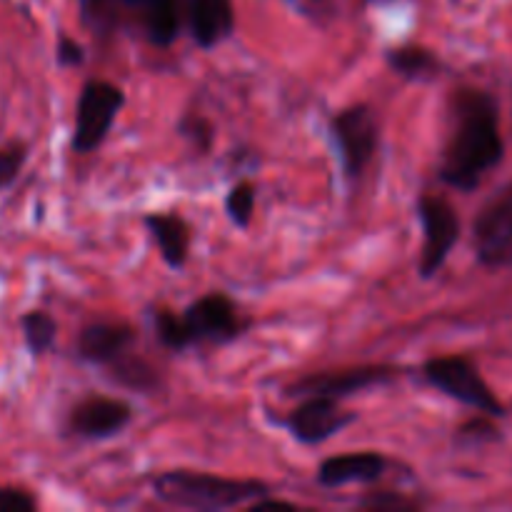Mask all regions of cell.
<instances>
[{
    "instance_id": "5bb4252c",
    "label": "cell",
    "mask_w": 512,
    "mask_h": 512,
    "mask_svg": "<svg viewBox=\"0 0 512 512\" xmlns=\"http://www.w3.org/2000/svg\"><path fill=\"white\" fill-rule=\"evenodd\" d=\"M188 28L195 45L213 50L235 30L233 0H188Z\"/></svg>"
},
{
    "instance_id": "7a4b0ae2",
    "label": "cell",
    "mask_w": 512,
    "mask_h": 512,
    "mask_svg": "<svg viewBox=\"0 0 512 512\" xmlns=\"http://www.w3.org/2000/svg\"><path fill=\"white\" fill-rule=\"evenodd\" d=\"M153 493L183 510H230L273 495L268 483L253 478H220L195 470H170L153 478Z\"/></svg>"
},
{
    "instance_id": "8fae6325",
    "label": "cell",
    "mask_w": 512,
    "mask_h": 512,
    "mask_svg": "<svg viewBox=\"0 0 512 512\" xmlns=\"http://www.w3.org/2000/svg\"><path fill=\"white\" fill-rule=\"evenodd\" d=\"M133 423V408L120 398L88 395L78 400L68 415V435L80 440H108Z\"/></svg>"
},
{
    "instance_id": "2e32d148",
    "label": "cell",
    "mask_w": 512,
    "mask_h": 512,
    "mask_svg": "<svg viewBox=\"0 0 512 512\" xmlns=\"http://www.w3.org/2000/svg\"><path fill=\"white\" fill-rule=\"evenodd\" d=\"M390 70L410 83H428L443 73V60L438 53L423 45H395L385 50Z\"/></svg>"
},
{
    "instance_id": "5b68a950",
    "label": "cell",
    "mask_w": 512,
    "mask_h": 512,
    "mask_svg": "<svg viewBox=\"0 0 512 512\" xmlns=\"http://www.w3.org/2000/svg\"><path fill=\"white\" fill-rule=\"evenodd\" d=\"M125 108V90L110 80H88L75 103L73 153L90 155L108 138L115 118Z\"/></svg>"
},
{
    "instance_id": "9c48e42d",
    "label": "cell",
    "mask_w": 512,
    "mask_h": 512,
    "mask_svg": "<svg viewBox=\"0 0 512 512\" xmlns=\"http://www.w3.org/2000/svg\"><path fill=\"white\" fill-rule=\"evenodd\" d=\"M355 420H358V413L345 410L340 400L325 398V395H308L298 408L290 410L278 423L300 445H320L343 433Z\"/></svg>"
},
{
    "instance_id": "44dd1931",
    "label": "cell",
    "mask_w": 512,
    "mask_h": 512,
    "mask_svg": "<svg viewBox=\"0 0 512 512\" xmlns=\"http://www.w3.org/2000/svg\"><path fill=\"white\" fill-rule=\"evenodd\" d=\"M175 130H178L180 138H183L190 148L198 150L200 155H205L213 150L215 128H213V123L205 118V115L185 113L183 118L178 120V125H175Z\"/></svg>"
},
{
    "instance_id": "e0dca14e",
    "label": "cell",
    "mask_w": 512,
    "mask_h": 512,
    "mask_svg": "<svg viewBox=\"0 0 512 512\" xmlns=\"http://www.w3.org/2000/svg\"><path fill=\"white\" fill-rule=\"evenodd\" d=\"M108 373L120 388L133 390V393L150 395L160 388V373L143 358H135V355L125 353L123 358H118L115 363L108 365Z\"/></svg>"
},
{
    "instance_id": "ba28073f",
    "label": "cell",
    "mask_w": 512,
    "mask_h": 512,
    "mask_svg": "<svg viewBox=\"0 0 512 512\" xmlns=\"http://www.w3.org/2000/svg\"><path fill=\"white\" fill-rule=\"evenodd\" d=\"M473 248L483 268L512 265V183L488 200L473 223Z\"/></svg>"
},
{
    "instance_id": "7402d4cb",
    "label": "cell",
    "mask_w": 512,
    "mask_h": 512,
    "mask_svg": "<svg viewBox=\"0 0 512 512\" xmlns=\"http://www.w3.org/2000/svg\"><path fill=\"white\" fill-rule=\"evenodd\" d=\"M455 440H458L463 448H480V445H490L495 440H500V430L495 428V423L490 420V415L485 418H473L468 423L460 425L455 430Z\"/></svg>"
},
{
    "instance_id": "9a60e30c",
    "label": "cell",
    "mask_w": 512,
    "mask_h": 512,
    "mask_svg": "<svg viewBox=\"0 0 512 512\" xmlns=\"http://www.w3.org/2000/svg\"><path fill=\"white\" fill-rule=\"evenodd\" d=\"M143 225L148 228L150 238L158 245V253L163 263L173 270H183L190 255V225L175 210L168 213H148L143 218Z\"/></svg>"
},
{
    "instance_id": "4316f807",
    "label": "cell",
    "mask_w": 512,
    "mask_h": 512,
    "mask_svg": "<svg viewBox=\"0 0 512 512\" xmlns=\"http://www.w3.org/2000/svg\"><path fill=\"white\" fill-rule=\"evenodd\" d=\"M105 3H110L115 8V5H128V8H138V13L143 15L145 5L150 3V0H105Z\"/></svg>"
},
{
    "instance_id": "4fadbf2b",
    "label": "cell",
    "mask_w": 512,
    "mask_h": 512,
    "mask_svg": "<svg viewBox=\"0 0 512 512\" xmlns=\"http://www.w3.org/2000/svg\"><path fill=\"white\" fill-rule=\"evenodd\" d=\"M390 460L383 453L365 450V453H345L333 455L318 465V485L320 488H343V485H373L388 473Z\"/></svg>"
},
{
    "instance_id": "d6986e66",
    "label": "cell",
    "mask_w": 512,
    "mask_h": 512,
    "mask_svg": "<svg viewBox=\"0 0 512 512\" xmlns=\"http://www.w3.org/2000/svg\"><path fill=\"white\" fill-rule=\"evenodd\" d=\"M153 328L155 338L170 353H185V350L195 348L193 338L188 333V325H185L183 315L173 313L168 308H158L153 313Z\"/></svg>"
},
{
    "instance_id": "7c38bea8",
    "label": "cell",
    "mask_w": 512,
    "mask_h": 512,
    "mask_svg": "<svg viewBox=\"0 0 512 512\" xmlns=\"http://www.w3.org/2000/svg\"><path fill=\"white\" fill-rule=\"evenodd\" d=\"M135 340H138V333L125 320H95L80 330L75 353L83 363L108 368L110 363L130 353Z\"/></svg>"
},
{
    "instance_id": "ffe728a7",
    "label": "cell",
    "mask_w": 512,
    "mask_h": 512,
    "mask_svg": "<svg viewBox=\"0 0 512 512\" xmlns=\"http://www.w3.org/2000/svg\"><path fill=\"white\" fill-rule=\"evenodd\" d=\"M255 203H258V190H255V185L250 180H238L230 188L228 198H225V213H228L230 223L240 230L250 228L255 215Z\"/></svg>"
},
{
    "instance_id": "d4e9b609",
    "label": "cell",
    "mask_w": 512,
    "mask_h": 512,
    "mask_svg": "<svg viewBox=\"0 0 512 512\" xmlns=\"http://www.w3.org/2000/svg\"><path fill=\"white\" fill-rule=\"evenodd\" d=\"M38 500L23 488H0V512H35Z\"/></svg>"
},
{
    "instance_id": "83f0119b",
    "label": "cell",
    "mask_w": 512,
    "mask_h": 512,
    "mask_svg": "<svg viewBox=\"0 0 512 512\" xmlns=\"http://www.w3.org/2000/svg\"><path fill=\"white\" fill-rule=\"evenodd\" d=\"M293 3H298V5H305V3H320V0H293Z\"/></svg>"
},
{
    "instance_id": "8992f818",
    "label": "cell",
    "mask_w": 512,
    "mask_h": 512,
    "mask_svg": "<svg viewBox=\"0 0 512 512\" xmlns=\"http://www.w3.org/2000/svg\"><path fill=\"white\" fill-rule=\"evenodd\" d=\"M420 228H423V250H420L418 273L423 280L435 278L443 270L445 260L460 240V218L443 195L423 193L415 203Z\"/></svg>"
},
{
    "instance_id": "3957f363",
    "label": "cell",
    "mask_w": 512,
    "mask_h": 512,
    "mask_svg": "<svg viewBox=\"0 0 512 512\" xmlns=\"http://www.w3.org/2000/svg\"><path fill=\"white\" fill-rule=\"evenodd\" d=\"M420 375L430 388L478 413L490 415V418H505V405L500 403L498 395L493 393L475 363L465 355H443V358H430L420 368Z\"/></svg>"
},
{
    "instance_id": "277c9868",
    "label": "cell",
    "mask_w": 512,
    "mask_h": 512,
    "mask_svg": "<svg viewBox=\"0 0 512 512\" xmlns=\"http://www.w3.org/2000/svg\"><path fill=\"white\" fill-rule=\"evenodd\" d=\"M330 138L338 150L345 178H363L380 148L378 115L368 103L348 105L330 118Z\"/></svg>"
},
{
    "instance_id": "30bf717a",
    "label": "cell",
    "mask_w": 512,
    "mask_h": 512,
    "mask_svg": "<svg viewBox=\"0 0 512 512\" xmlns=\"http://www.w3.org/2000/svg\"><path fill=\"white\" fill-rule=\"evenodd\" d=\"M183 318L193 345L233 343L248 330V320L240 318L238 305L225 293H208L193 300L183 310Z\"/></svg>"
},
{
    "instance_id": "52a82bcc",
    "label": "cell",
    "mask_w": 512,
    "mask_h": 512,
    "mask_svg": "<svg viewBox=\"0 0 512 512\" xmlns=\"http://www.w3.org/2000/svg\"><path fill=\"white\" fill-rule=\"evenodd\" d=\"M403 378V368L398 365H358V368L330 370V373H313L308 378H300L285 388V395L293 398H308V395H325V398L343 400L350 395H358L370 388H383L393 385L395 380Z\"/></svg>"
},
{
    "instance_id": "603a6c76",
    "label": "cell",
    "mask_w": 512,
    "mask_h": 512,
    "mask_svg": "<svg viewBox=\"0 0 512 512\" xmlns=\"http://www.w3.org/2000/svg\"><path fill=\"white\" fill-rule=\"evenodd\" d=\"M28 160V145L13 140V143L0 145V190L10 188L23 173V165Z\"/></svg>"
},
{
    "instance_id": "484cf974",
    "label": "cell",
    "mask_w": 512,
    "mask_h": 512,
    "mask_svg": "<svg viewBox=\"0 0 512 512\" xmlns=\"http://www.w3.org/2000/svg\"><path fill=\"white\" fill-rule=\"evenodd\" d=\"M55 60L60 68H80L85 63V48L70 35H58V45H55Z\"/></svg>"
},
{
    "instance_id": "6da1fadb",
    "label": "cell",
    "mask_w": 512,
    "mask_h": 512,
    "mask_svg": "<svg viewBox=\"0 0 512 512\" xmlns=\"http://www.w3.org/2000/svg\"><path fill=\"white\" fill-rule=\"evenodd\" d=\"M450 138L438 165L448 188L473 193L505 158L498 100L480 88H460L450 98Z\"/></svg>"
},
{
    "instance_id": "cb8c5ba5",
    "label": "cell",
    "mask_w": 512,
    "mask_h": 512,
    "mask_svg": "<svg viewBox=\"0 0 512 512\" xmlns=\"http://www.w3.org/2000/svg\"><path fill=\"white\" fill-rule=\"evenodd\" d=\"M360 508L365 510H418V500L403 498L398 493H375L368 495L365 500H360Z\"/></svg>"
},
{
    "instance_id": "ac0fdd59",
    "label": "cell",
    "mask_w": 512,
    "mask_h": 512,
    "mask_svg": "<svg viewBox=\"0 0 512 512\" xmlns=\"http://www.w3.org/2000/svg\"><path fill=\"white\" fill-rule=\"evenodd\" d=\"M20 330H23V340L33 358H40L55 348L58 323L45 310H28V313L20 315Z\"/></svg>"
}]
</instances>
